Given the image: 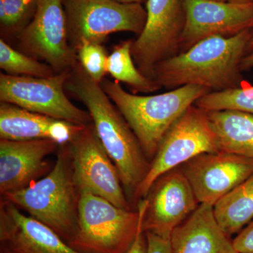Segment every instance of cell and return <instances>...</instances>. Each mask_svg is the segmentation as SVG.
Masks as SVG:
<instances>
[{
  "instance_id": "6da1fadb",
  "label": "cell",
  "mask_w": 253,
  "mask_h": 253,
  "mask_svg": "<svg viewBox=\"0 0 253 253\" xmlns=\"http://www.w3.org/2000/svg\"><path fill=\"white\" fill-rule=\"evenodd\" d=\"M65 89L87 109L100 141L117 168L131 204L151 165L134 131L101 84L93 81L79 62L70 71Z\"/></svg>"
},
{
  "instance_id": "7a4b0ae2",
  "label": "cell",
  "mask_w": 253,
  "mask_h": 253,
  "mask_svg": "<svg viewBox=\"0 0 253 253\" xmlns=\"http://www.w3.org/2000/svg\"><path fill=\"white\" fill-rule=\"evenodd\" d=\"M253 29L231 38L213 36L163 60L155 66L154 81L161 88L203 86L211 91L237 88L244 82L241 63L248 53Z\"/></svg>"
},
{
  "instance_id": "3957f363",
  "label": "cell",
  "mask_w": 253,
  "mask_h": 253,
  "mask_svg": "<svg viewBox=\"0 0 253 253\" xmlns=\"http://www.w3.org/2000/svg\"><path fill=\"white\" fill-rule=\"evenodd\" d=\"M101 86L130 126L150 162L172 125L211 92L203 86L186 85L163 94L139 96L125 90L118 81L104 79Z\"/></svg>"
},
{
  "instance_id": "277c9868",
  "label": "cell",
  "mask_w": 253,
  "mask_h": 253,
  "mask_svg": "<svg viewBox=\"0 0 253 253\" xmlns=\"http://www.w3.org/2000/svg\"><path fill=\"white\" fill-rule=\"evenodd\" d=\"M79 192L73 179L67 144L60 145L52 169L24 189L1 199L41 221L68 243L78 229Z\"/></svg>"
},
{
  "instance_id": "5b68a950",
  "label": "cell",
  "mask_w": 253,
  "mask_h": 253,
  "mask_svg": "<svg viewBox=\"0 0 253 253\" xmlns=\"http://www.w3.org/2000/svg\"><path fill=\"white\" fill-rule=\"evenodd\" d=\"M146 200L136 209H123L89 194L80 195L78 229L68 242L84 253H126L135 239L146 211Z\"/></svg>"
},
{
  "instance_id": "8992f818",
  "label": "cell",
  "mask_w": 253,
  "mask_h": 253,
  "mask_svg": "<svg viewBox=\"0 0 253 253\" xmlns=\"http://www.w3.org/2000/svg\"><path fill=\"white\" fill-rule=\"evenodd\" d=\"M219 151L207 113L192 105L165 134L149 172L136 189L133 203L136 205L145 199L153 184L165 173L180 167L200 154Z\"/></svg>"
},
{
  "instance_id": "52a82bcc",
  "label": "cell",
  "mask_w": 253,
  "mask_h": 253,
  "mask_svg": "<svg viewBox=\"0 0 253 253\" xmlns=\"http://www.w3.org/2000/svg\"><path fill=\"white\" fill-rule=\"evenodd\" d=\"M68 41L76 51L83 42L102 44L107 37L120 32L139 36L147 18L141 4L115 0H62Z\"/></svg>"
},
{
  "instance_id": "ba28073f",
  "label": "cell",
  "mask_w": 253,
  "mask_h": 253,
  "mask_svg": "<svg viewBox=\"0 0 253 253\" xmlns=\"http://www.w3.org/2000/svg\"><path fill=\"white\" fill-rule=\"evenodd\" d=\"M73 179L80 194L95 195L123 209L134 210L125 192L119 172L92 124L67 143Z\"/></svg>"
},
{
  "instance_id": "9c48e42d",
  "label": "cell",
  "mask_w": 253,
  "mask_h": 253,
  "mask_svg": "<svg viewBox=\"0 0 253 253\" xmlns=\"http://www.w3.org/2000/svg\"><path fill=\"white\" fill-rule=\"evenodd\" d=\"M69 71L49 78L0 74V101L80 126L92 124L88 111L73 104L65 93Z\"/></svg>"
},
{
  "instance_id": "30bf717a",
  "label": "cell",
  "mask_w": 253,
  "mask_h": 253,
  "mask_svg": "<svg viewBox=\"0 0 253 253\" xmlns=\"http://www.w3.org/2000/svg\"><path fill=\"white\" fill-rule=\"evenodd\" d=\"M20 51L42 61L56 73L71 71L78 62L68 41L62 0H38L31 21L18 35Z\"/></svg>"
},
{
  "instance_id": "8fae6325",
  "label": "cell",
  "mask_w": 253,
  "mask_h": 253,
  "mask_svg": "<svg viewBox=\"0 0 253 253\" xmlns=\"http://www.w3.org/2000/svg\"><path fill=\"white\" fill-rule=\"evenodd\" d=\"M146 24L133 41L131 55L136 67L154 80L155 66L179 53L185 12L181 0H147Z\"/></svg>"
},
{
  "instance_id": "7c38bea8",
  "label": "cell",
  "mask_w": 253,
  "mask_h": 253,
  "mask_svg": "<svg viewBox=\"0 0 253 253\" xmlns=\"http://www.w3.org/2000/svg\"><path fill=\"white\" fill-rule=\"evenodd\" d=\"M181 1L185 12V25L179 39V53L206 38H231L253 28V1Z\"/></svg>"
},
{
  "instance_id": "4fadbf2b",
  "label": "cell",
  "mask_w": 253,
  "mask_h": 253,
  "mask_svg": "<svg viewBox=\"0 0 253 253\" xmlns=\"http://www.w3.org/2000/svg\"><path fill=\"white\" fill-rule=\"evenodd\" d=\"M146 200L142 229L170 239L174 229L199 208L200 204L180 168L165 173L155 181Z\"/></svg>"
},
{
  "instance_id": "5bb4252c",
  "label": "cell",
  "mask_w": 253,
  "mask_h": 253,
  "mask_svg": "<svg viewBox=\"0 0 253 253\" xmlns=\"http://www.w3.org/2000/svg\"><path fill=\"white\" fill-rule=\"evenodd\" d=\"M200 204L214 205L253 174V158L219 151L180 166Z\"/></svg>"
},
{
  "instance_id": "9a60e30c",
  "label": "cell",
  "mask_w": 253,
  "mask_h": 253,
  "mask_svg": "<svg viewBox=\"0 0 253 253\" xmlns=\"http://www.w3.org/2000/svg\"><path fill=\"white\" fill-rule=\"evenodd\" d=\"M60 145L49 139L0 140L1 196L31 185L52 169L46 156Z\"/></svg>"
},
{
  "instance_id": "2e32d148",
  "label": "cell",
  "mask_w": 253,
  "mask_h": 253,
  "mask_svg": "<svg viewBox=\"0 0 253 253\" xmlns=\"http://www.w3.org/2000/svg\"><path fill=\"white\" fill-rule=\"evenodd\" d=\"M0 241L13 253H84L3 199L0 206Z\"/></svg>"
},
{
  "instance_id": "e0dca14e",
  "label": "cell",
  "mask_w": 253,
  "mask_h": 253,
  "mask_svg": "<svg viewBox=\"0 0 253 253\" xmlns=\"http://www.w3.org/2000/svg\"><path fill=\"white\" fill-rule=\"evenodd\" d=\"M86 126L31 112L8 103L0 104L1 139H49L62 145L69 142Z\"/></svg>"
},
{
  "instance_id": "ac0fdd59",
  "label": "cell",
  "mask_w": 253,
  "mask_h": 253,
  "mask_svg": "<svg viewBox=\"0 0 253 253\" xmlns=\"http://www.w3.org/2000/svg\"><path fill=\"white\" fill-rule=\"evenodd\" d=\"M171 253H237L231 236L218 224L213 206L200 204L173 231Z\"/></svg>"
},
{
  "instance_id": "d6986e66",
  "label": "cell",
  "mask_w": 253,
  "mask_h": 253,
  "mask_svg": "<svg viewBox=\"0 0 253 253\" xmlns=\"http://www.w3.org/2000/svg\"><path fill=\"white\" fill-rule=\"evenodd\" d=\"M206 113L220 151L253 158V114L229 110Z\"/></svg>"
},
{
  "instance_id": "ffe728a7",
  "label": "cell",
  "mask_w": 253,
  "mask_h": 253,
  "mask_svg": "<svg viewBox=\"0 0 253 253\" xmlns=\"http://www.w3.org/2000/svg\"><path fill=\"white\" fill-rule=\"evenodd\" d=\"M214 217L228 236L253 220V174L213 205Z\"/></svg>"
},
{
  "instance_id": "44dd1931",
  "label": "cell",
  "mask_w": 253,
  "mask_h": 253,
  "mask_svg": "<svg viewBox=\"0 0 253 253\" xmlns=\"http://www.w3.org/2000/svg\"><path fill=\"white\" fill-rule=\"evenodd\" d=\"M132 42L133 40H127L115 46L108 57L107 73L118 83L127 84L132 94L154 92L161 87L154 80L146 77L136 67L131 55Z\"/></svg>"
},
{
  "instance_id": "7402d4cb",
  "label": "cell",
  "mask_w": 253,
  "mask_h": 253,
  "mask_svg": "<svg viewBox=\"0 0 253 253\" xmlns=\"http://www.w3.org/2000/svg\"><path fill=\"white\" fill-rule=\"evenodd\" d=\"M194 105L206 112L229 110L253 115V86L244 81L237 88L211 91L198 99Z\"/></svg>"
},
{
  "instance_id": "603a6c76",
  "label": "cell",
  "mask_w": 253,
  "mask_h": 253,
  "mask_svg": "<svg viewBox=\"0 0 253 253\" xmlns=\"http://www.w3.org/2000/svg\"><path fill=\"white\" fill-rule=\"evenodd\" d=\"M0 68L12 76L49 78L57 74L51 66L11 47L0 40Z\"/></svg>"
},
{
  "instance_id": "cb8c5ba5",
  "label": "cell",
  "mask_w": 253,
  "mask_h": 253,
  "mask_svg": "<svg viewBox=\"0 0 253 253\" xmlns=\"http://www.w3.org/2000/svg\"><path fill=\"white\" fill-rule=\"evenodd\" d=\"M38 0H0V23L5 31L21 32L36 12Z\"/></svg>"
},
{
  "instance_id": "d4e9b609",
  "label": "cell",
  "mask_w": 253,
  "mask_h": 253,
  "mask_svg": "<svg viewBox=\"0 0 253 253\" xmlns=\"http://www.w3.org/2000/svg\"><path fill=\"white\" fill-rule=\"evenodd\" d=\"M78 62L96 83L101 84L107 73L109 55L102 44L83 42L77 50Z\"/></svg>"
},
{
  "instance_id": "484cf974",
  "label": "cell",
  "mask_w": 253,
  "mask_h": 253,
  "mask_svg": "<svg viewBox=\"0 0 253 253\" xmlns=\"http://www.w3.org/2000/svg\"><path fill=\"white\" fill-rule=\"evenodd\" d=\"M233 244L237 253H253V220L237 234Z\"/></svg>"
},
{
  "instance_id": "4316f807",
  "label": "cell",
  "mask_w": 253,
  "mask_h": 253,
  "mask_svg": "<svg viewBox=\"0 0 253 253\" xmlns=\"http://www.w3.org/2000/svg\"><path fill=\"white\" fill-rule=\"evenodd\" d=\"M147 241V253H171L170 239L150 232H144Z\"/></svg>"
},
{
  "instance_id": "83f0119b",
  "label": "cell",
  "mask_w": 253,
  "mask_h": 253,
  "mask_svg": "<svg viewBox=\"0 0 253 253\" xmlns=\"http://www.w3.org/2000/svg\"><path fill=\"white\" fill-rule=\"evenodd\" d=\"M143 218L144 216L139 224L135 239L126 253H147V241H146V234L142 229Z\"/></svg>"
},
{
  "instance_id": "f1b7e54d",
  "label": "cell",
  "mask_w": 253,
  "mask_h": 253,
  "mask_svg": "<svg viewBox=\"0 0 253 253\" xmlns=\"http://www.w3.org/2000/svg\"><path fill=\"white\" fill-rule=\"evenodd\" d=\"M253 68V51L248 53L244 56L241 63V70L242 72L249 71Z\"/></svg>"
},
{
  "instance_id": "f546056e",
  "label": "cell",
  "mask_w": 253,
  "mask_h": 253,
  "mask_svg": "<svg viewBox=\"0 0 253 253\" xmlns=\"http://www.w3.org/2000/svg\"><path fill=\"white\" fill-rule=\"evenodd\" d=\"M118 2L125 3V4H141L146 2L147 0H115Z\"/></svg>"
},
{
  "instance_id": "4dcf8cb0",
  "label": "cell",
  "mask_w": 253,
  "mask_h": 253,
  "mask_svg": "<svg viewBox=\"0 0 253 253\" xmlns=\"http://www.w3.org/2000/svg\"><path fill=\"white\" fill-rule=\"evenodd\" d=\"M214 1H223V2L244 3L253 1V0H214Z\"/></svg>"
},
{
  "instance_id": "1f68e13d",
  "label": "cell",
  "mask_w": 253,
  "mask_h": 253,
  "mask_svg": "<svg viewBox=\"0 0 253 253\" xmlns=\"http://www.w3.org/2000/svg\"><path fill=\"white\" fill-rule=\"evenodd\" d=\"M0 253H13L7 247L4 246H1V251H0Z\"/></svg>"
},
{
  "instance_id": "d6a6232c",
  "label": "cell",
  "mask_w": 253,
  "mask_h": 253,
  "mask_svg": "<svg viewBox=\"0 0 253 253\" xmlns=\"http://www.w3.org/2000/svg\"><path fill=\"white\" fill-rule=\"evenodd\" d=\"M253 51V38H251V41H250L249 42V47H248V53L251 52V51Z\"/></svg>"
},
{
  "instance_id": "836d02e7",
  "label": "cell",
  "mask_w": 253,
  "mask_h": 253,
  "mask_svg": "<svg viewBox=\"0 0 253 253\" xmlns=\"http://www.w3.org/2000/svg\"></svg>"
}]
</instances>
